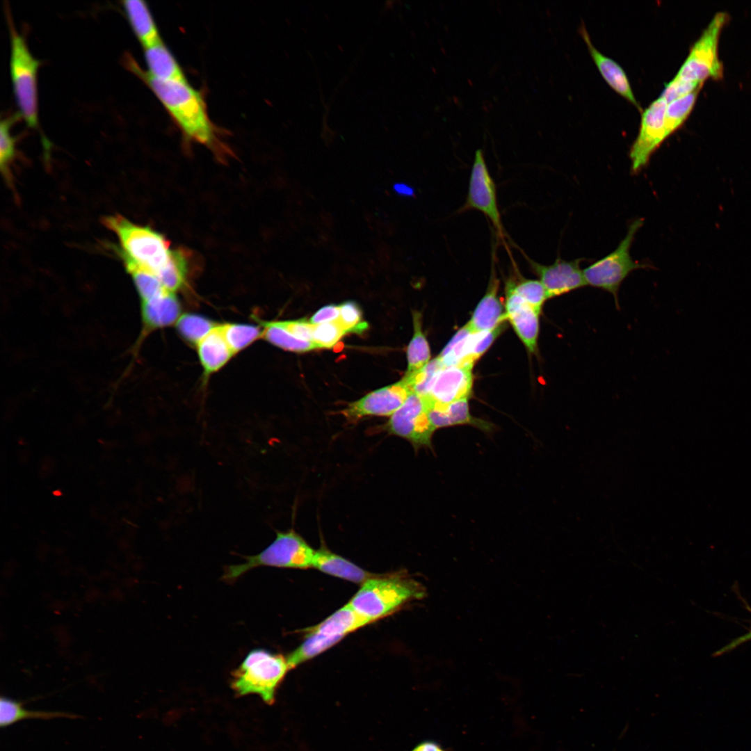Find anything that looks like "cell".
<instances>
[{"label": "cell", "mask_w": 751, "mask_h": 751, "mask_svg": "<svg viewBox=\"0 0 751 751\" xmlns=\"http://www.w3.org/2000/svg\"><path fill=\"white\" fill-rule=\"evenodd\" d=\"M412 751H445L437 743L426 741L416 745Z\"/></svg>", "instance_id": "f6af8a7d"}, {"label": "cell", "mask_w": 751, "mask_h": 751, "mask_svg": "<svg viewBox=\"0 0 751 751\" xmlns=\"http://www.w3.org/2000/svg\"><path fill=\"white\" fill-rule=\"evenodd\" d=\"M9 29L10 74L15 101L29 128L40 131L37 77L40 61L33 56L25 39L10 22Z\"/></svg>", "instance_id": "5b68a950"}, {"label": "cell", "mask_w": 751, "mask_h": 751, "mask_svg": "<svg viewBox=\"0 0 751 751\" xmlns=\"http://www.w3.org/2000/svg\"><path fill=\"white\" fill-rule=\"evenodd\" d=\"M16 117L11 116L1 120L0 124V166L6 181L10 184V166L16 154V139L12 135L11 127Z\"/></svg>", "instance_id": "8d00e7d4"}, {"label": "cell", "mask_w": 751, "mask_h": 751, "mask_svg": "<svg viewBox=\"0 0 751 751\" xmlns=\"http://www.w3.org/2000/svg\"><path fill=\"white\" fill-rule=\"evenodd\" d=\"M427 403L428 416L435 430L439 428L465 424L473 426L486 433H491L494 428L491 423L471 415L468 398L447 405L430 404L428 401Z\"/></svg>", "instance_id": "e0dca14e"}, {"label": "cell", "mask_w": 751, "mask_h": 751, "mask_svg": "<svg viewBox=\"0 0 751 751\" xmlns=\"http://www.w3.org/2000/svg\"><path fill=\"white\" fill-rule=\"evenodd\" d=\"M518 273L515 268V275L508 278L506 282L530 306L540 314L544 303L549 299L544 286L539 280L526 279Z\"/></svg>", "instance_id": "d6a6232c"}, {"label": "cell", "mask_w": 751, "mask_h": 751, "mask_svg": "<svg viewBox=\"0 0 751 751\" xmlns=\"http://www.w3.org/2000/svg\"><path fill=\"white\" fill-rule=\"evenodd\" d=\"M218 324L198 314L186 313L179 318L176 328L181 338L195 347Z\"/></svg>", "instance_id": "1f68e13d"}, {"label": "cell", "mask_w": 751, "mask_h": 751, "mask_svg": "<svg viewBox=\"0 0 751 751\" xmlns=\"http://www.w3.org/2000/svg\"><path fill=\"white\" fill-rule=\"evenodd\" d=\"M371 623L356 612L348 603L320 624L304 629L305 633H316L328 636L344 637L346 634Z\"/></svg>", "instance_id": "cb8c5ba5"}, {"label": "cell", "mask_w": 751, "mask_h": 751, "mask_svg": "<svg viewBox=\"0 0 751 751\" xmlns=\"http://www.w3.org/2000/svg\"><path fill=\"white\" fill-rule=\"evenodd\" d=\"M289 670L286 658L263 649H255L233 672L231 685L238 695L256 694L271 704Z\"/></svg>", "instance_id": "277c9868"}, {"label": "cell", "mask_w": 751, "mask_h": 751, "mask_svg": "<svg viewBox=\"0 0 751 751\" xmlns=\"http://www.w3.org/2000/svg\"><path fill=\"white\" fill-rule=\"evenodd\" d=\"M473 366H452L442 368L436 376L427 396L428 403L447 405L469 398L472 391Z\"/></svg>", "instance_id": "5bb4252c"}, {"label": "cell", "mask_w": 751, "mask_h": 751, "mask_svg": "<svg viewBox=\"0 0 751 751\" xmlns=\"http://www.w3.org/2000/svg\"><path fill=\"white\" fill-rule=\"evenodd\" d=\"M702 85L703 83L686 81L675 76L670 81L665 83L659 97L668 104L696 90L701 89Z\"/></svg>", "instance_id": "60d3db41"}, {"label": "cell", "mask_w": 751, "mask_h": 751, "mask_svg": "<svg viewBox=\"0 0 751 751\" xmlns=\"http://www.w3.org/2000/svg\"><path fill=\"white\" fill-rule=\"evenodd\" d=\"M141 313L145 328H163L177 323L181 316V305L175 293L168 291L152 300L142 302Z\"/></svg>", "instance_id": "d6986e66"}, {"label": "cell", "mask_w": 751, "mask_h": 751, "mask_svg": "<svg viewBox=\"0 0 751 751\" xmlns=\"http://www.w3.org/2000/svg\"><path fill=\"white\" fill-rule=\"evenodd\" d=\"M261 339L283 350L302 353L318 348L313 341L298 339L289 332L278 321H260Z\"/></svg>", "instance_id": "83f0119b"}, {"label": "cell", "mask_w": 751, "mask_h": 751, "mask_svg": "<svg viewBox=\"0 0 751 751\" xmlns=\"http://www.w3.org/2000/svg\"><path fill=\"white\" fill-rule=\"evenodd\" d=\"M643 218H637L629 225L627 235L610 254L595 261L583 270L586 286L601 289L611 293L618 307V291L625 278L634 270L649 268L646 264L634 261L630 249Z\"/></svg>", "instance_id": "52a82bcc"}, {"label": "cell", "mask_w": 751, "mask_h": 751, "mask_svg": "<svg viewBox=\"0 0 751 751\" xmlns=\"http://www.w3.org/2000/svg\"><path fill=\"white\" fill-rule=\"evenodd\" d=\"M346 334V331L337 320L314 325L313 342L318 348H330Z\"/></svg>", "instance_id": "f35d334b"}, {"label": "cell", "mask_w": 751, "mask_h": 751, "mask_svg": "<svg viewBox=\"0 0 751 751\" xmlns=\"http://www.w3.org/2000/svg\"><path fill=\"white\" fill-rule=\"evenodd\" d=\"M667 104L659 97L642 113L639 132L629 151L631 171L634 175L648 165L652 155L667 138L665 128Z\"/></svg>", "instance_id": "8fae6325"}, {"label": "cell", "mask_w": 751, "mask_h": 751, "mask_svg": "<svg viewBox=\"0 0 751 751\" xmlns=\"http://www.w3.org/2000/svg\"><path fill=\"white\" fill-rule=\"evenodd\" d=\"M316 550L293 529L277 531L275 540L256 555L243 556V563L227 567L224 579L234 581L259 566L306 569L312 567Z\"/></svg>", "instance_id": "8992f818"}, {"label": "cell", "mask_w": 751, "mask_h": 751, "mask_svg": "<svg viewBox=\"0 0 751 751\" xmlns=\"http://www.w3.org/2000/svg\"><path fill=\"white\" fill-rule=\"evenodd\" d=\"M220 331L235 355L262 337V328L248 323L220 324Z\"/></svg>", "instance_id": "4dcf8cb0"}, {"label": "cell", "mask_w": 751, "mask_h": 751, "mask_svg": "<svg viewBox=\"0 0 751 751\" xmlns=\"http://www.w3.org/2000/svg\"><path fill=\"white\" fill-rule=\"evenodd\" d=\"M196 348L205 376L219 371L234 355L220 331V324Z\"/></svg>", "instance_id": "44dd1931"}, {"label": "cell", "mask_w": 751, "mask_h": 751, "mask_svg": "<svg viewBox=\"0 0 751 751\" xmlns=\"http://www.w3.org/2000/svg\"><path fill=\"white\" fill-rule=\"evenodd\" d=\"M147 72L163 81H186L184 73L162 40L144 48Z\"/></svg>", "instance_id": "603a6c76"}, {"label": "cell", "mask_w": 751, "mask_h": 751, "mask_svg": "<svg viewBox=\"0 0 751 751\" xmlns=\"http://www.w3.org/2000/svg\"><path fill=\"white\" fill-rule=\"evenodd\" d=\"M393 188L394 191L401 196L412 197L414 195V189L410 186L403 183L394 184Z\"/></svg>", "instance_id": "bcb514c9"}, {"label": "cell", "mask_w": 751, "mask_h": 751, "mask_svg": "<svg viewBox=\"0 0 751 751\" xmlns=\"http://www.w3.org/2000/svg\"><path fill=\"white\" fill-rule=\"evenodd\" d=\"M102 223L117 236L121 246L118 250L139 266L156 276L165 267L172 250L163 234L119 214L104 217Z\"/></svg>", "instance_id": "3957f363"}, {"label": "cell", "mask_w": 751, "mask_h": 751, "mask_svg": "<svg viewBox=\"0 0 751 751\" xmlns=\"http://www.w3.org/2000/svg\"><path fill=\"white\" fill-rule=\"evenodd\" d=\"M444 365L438 357L429 362L419 371L405 376L402 380L410 392L426 397L429 393L432 384Z\"/></svg>", "instance_id": "d590c367"}, {"label": "cell", "mask_w": 751, "mask_h": 751, "mask_svg": "<svg viewBox=\"0 0 751 751\" xmlns=\"http://www.w3.org/2000/svg\"><path fill=\"white\" fill-rule=\"evenodd\" d=\"M414 334L407 348V370L405 376L412 375L423 369L430 361L428 342L422 331V316L412 312Z\"/></svg>", "instance_id": "4316f807"}, {"label": "cell", "mask_w": 751, "mask_h": 751, "mask_svg": "<svg viewBox=\"0 0 751 751\" xmlns=\"http://www.w3.org/2000/svg\"><path fill=\"white\" fill-rule=\"evenodd\" d=\"M506 319L531 353H535L540 330V314L520 297L506 282Z\"/></svg>", "instance_id": "9a60e30c"}, {"label": "cell", "mask_w": 751, "mask_h": 751, "mask_svg": "<svg viewBox=\"0 0 751 751\" xmlns=\"http://www.w3.org/2000/svg\"><path fill=\"white\" fill-rule=\"evenodd\" d=\"M312 567L321 572L357 583H363L375 575L321 545L316 550Z\"/></svg>", "instance_id": "ffe728a7"}, {"label": "cell", "mask_w": 751, "mask_h": 751, "mask_svg": "<svg viewBox=\"0 0 751 751\" xmlns=\"http://www.w3.org/2000/svg\"><path fill=\"white\" fill-rule=\"evenodd\" d=\"M751 640V629L750 631L738 638L731 641L728 645L724 646L721 649H718L714 654V656H720L729 652L742 644Z\"/></svg>", "instance_id": "ee69618b"}, {"label": "cell", "mask_w": 751, "mask_h": 751, "mask_svg": "<svg viewBox=\"0 0 751 751\" xmlns=\"http://www.w3.org/2000/svg\"><path fill=\"white\" fill-rule=\"evenodd\" d=\"M410 393L401 380L350 403L341 413L350 423L369 416L391 417L402 406Z\"/></svg>", "instance_id": "4fadbf2b"}, {"label": "cell", "mask_w": 751, "mask_h": 751, "mask_svg": "<svg viewBox=\"0 0 751 751\" xmlns=\"http://www.w3.org/2000/svg\"><path fill=\"white\" fill-rule=\"evenodd\" d=\"M122 6L134 34L143 48L161 40L153 16L144 1L126 0Z\"/></svg>", "instance_id": "7402d4cb"}, {"label": "cell", "mask_w": 751, "mask_h": 751, "mask_svg": "<svg viewBox=\"0 0 751 751\" xmlns=\"http://www.w3.org/2000/svg\"><path fill=\"white\" fill-rule=\"evenodd\" d=\"M131 276L142 302L159 297L168 291L152 273L141 268L126 255L117 251Z\"/></svg>", "instance_id": "484cf974"}, {"label": "cell", "mask_w": 751, "mask_h": 751, "mask_svg": "<svg viewBox=\"0 0 751 751\" xmlns=\"http://www.w3.org/2000/svg\"><path fill=\"white\" fill-rule=\"evenodd\" d=\"M428 408L424 397L411 392L390 417L384 429L410 442L416 451L421 448L433 449L432 437L435 430L429 420Z\"/></svg>", "instance_id": "9c48e42d"}, {"label": "cell", "mask_w": 751, "mask_h": 751, "mask_svg": "<svg viewBox=\"0 0 751 751\" xmlns=\"http://www.w3.org/2000/svg\"><path fill=\"white\" fill-rule=\"evenodd\" d=\"M24 701L1 696L0 699V725L6 727L26 719L50 720L57 718H77L79 716L63 711L29 710L24 708Z\"/></svg>", "instance_id": "d4e9b609"}, {"label": "cell", "mask_w": 751, "mask_h": 751, "mask_svg": "<svg viewBox=\"0 0 751 751\" xmlns=\"http://www.w3.org/2000/svg\"><path fill=\"white\" fill-rule=\"evenodd\" d=\"M700 89L667 104L665 115V128L667 138L676 131L686 121L691 113Z\"/></svg>", "instance_id": "e575fe53"}, {"label": "cell", "mask_w": 751, "mask_h": 751, "mask_svg": "<svg viewBox=\"0 0 751 751\" xmlns=\"http://www.w3.org/2000/svg\"><path fill=\"white\" fill-rule=\"evenodd\" d=\"M340 314L337 319L347 333L360 334L368 328L366 322L362 321V313L360 306L354 301H346L339 305Z\"/></svg>", "instance_id": "ab89813d"}, {"label": "cell", "mask_w": 751, "mask_h": 751, "mask_svg": "<svg viewBox=\"0 0 751 751\" xmlns=\"http://www.w3.org/2000/svg\"><path fill=\"white\" fill-rule=\"evenodd\" d=\"M470 209L478 210L488 218L496 230L497 237L504 242L506 234L498 207L496 185L481 149L475 153L467 200L459 211Z\"/></svg>", "instance_id": "30bf717a"}, {"label": "cell", "mask_w": 751, "mask_h": 751, "mask_svg": "<svg viewBox=\"0 0 751 751\" xmlns=\"http://www.w3.org/2000/svg\"><path fill=\"white\" fill-rule=\"evenodd\" d=\"M341 636H328L316 633H305V640L286 657L290 669L311 659L341 640Z\"/></svg>", "instance_id": "f1b7e54d"}, {"label": "cell", "mask_w": 751, "mask_h": 751, "mask_svg": "<svg viewBox=\"0 0 751 751\" xmlns=\"http://www.w3.org/2000/svg\"><path fill=\"white\" fill-rule=\"evenodd\" d=\"M580 33L588 46L592 58L604 80L617 93L633 104L641 111L640 105L634 96L628 77L622 67L616 61L604 55L595 47L583 24L580 27Z\"/></svg>", "instance_id": "ac0fdd59"}, {"label": "cell", "mask_w": 751, "mask_h": 751, "mask_svg": "<svg viewBox=\"0 0 751 751\" xmlns=\"http://www.w3.org/2000/svg\"><path fill=\"white\" fill-rule=\"evenodd\" d=\"M123 63L154 92L186 139L213 150L220 144L217 128L209 118L201 92L187 81H163L151 76L127 54Z\"/></svg>", "instance_id": "6da1fadb"}, {"label": "cell", "mask_w": 751, "mask_h": 751, "mask_svg": "<svg viewBox=\"0 0 751 751\" xmlns=\"http://www.w3.org/2000/svg\"><path fill=\"white\" fill-rule=\"evenodd\" d=\"M471 331L467 324L464 325L454 334L449 342L437 356L444 366H469L468 341Z\"/></svg>", "instance_id": "836d02e7"}, {"label": "cell", "mask_w": 751, "mask_h": 751, "mask_svg": "<svg viewBox=\"0 0 751 751\" xmlns=\"http://www.w3.org/2000/svg\"><path fill=\"white\" fill-rule=\"evenodd\" d=\"M533 273L544 286L548 298L565 295L586 286L581 264L584 258L566 261L560 257L551 265L530 259L522 251Z\"/></svg>", "instance_id": "7c38bea8"}, {"label": "cell", "mask_w": 751, "mask_h": 751, "mask_svg": "<svg viewBox=\"0 0 751 751\" xmlns=\"http://www.w3.org/2000/svg\"><path fill=\"white\" fill-rule=\"evenodd\" d=\"M495 255H492L491 275L487 291L467 323L473 332L492 330L505 323L506 311L498 296L499 280L495 269Z\"/></svg>", "instance_id": "2e32d148"}, {"label": "cell", "mask_w": 751, "mask_h": 751, "mask_svg": "<svg viewBox=\"0 0 751 751\" xmlns=\"http://www.w3.org/2000/svg\"><path fill=\"white\" fill-rule=\"evenodd\" d=\"M726 12L717 13L691 47L689 54L680 67L676 77L690 82L703 83L707 79L723 76V65L718 57V40L722 27L727 22Z\"/></svg>", "instance_id": "ba28073f"}, {"label": "cell", "mask_w": 751, "mask_h": 751, "mask_svg": "<svg viewBox=\"0 0 751 751\" xmlns=\"http://www.w3.org/2000/svg\"><path fill=\"white\" fill-rule=\"evenodd\" d=\"M188 273L187 255L184 250H172L167 265L156 277L168 291L175 293L185 286Z\"/></svg>", "instance_id": "f546056e"}, {"label": "cell", "mask_w": 751, "mask_h": 751, "mask_svg": "<svg viewBox=\"0 0 751 751\" xmlns=\"http://www.w3.org/2000/svg\"><path fill=\"white\" fill-rule=\"evenodd\" d=\"M505 328V323L496 328L478 332H472L468 342V364L474 366V363L487 350L496 338Z\"/></svg>", "instance_id": "74e56055"}, {"label": "cell", "mask_w": 751, "mask_h": 751, "mask_svg": "<svg viewBox=\"0 0 751 751\" xmlns=\"http://www.w3.org/2000/svg\"><path fill=\"white\" fill-rule=\"evenodd\" d=\"M425 595L423 586L405 573L375 575L362 583L348 604L372 622Z\"/></svg>", "instance_id": "7a4b0ae2"}, {"label": "cell", "mask_w": 751, "mask_h": 751, "mask_svg": "<svg viewBox=\"0 0 751 751\" xmlns=\"http://www.w3.org/2000/svg\"><path fill=\"white\" fill-rule=\"evenodd\" d=\"M340 314L339 305H326L318 309L309 318V322L313 325L324 323L337 321Z\"/></svg>", "instance_id": "7bdbcfd3"}, {"label": "cell", "mask_w": 751, "mask_h": 751, "mask_svg": "<svg viewBox=\"0 0 751 751\" xmlns=\"http://www.w3.org/2000/svg\"><path fill=\"white\" fill-rule=\"evenodd\" d=\"M279 324L294 337L313 341L314 325L305 319L277 321Z\"/></svg>", "instance_id": "b9f144b4"}]
</instances>
